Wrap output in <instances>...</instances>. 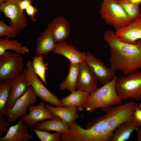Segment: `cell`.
Returning <instances> with one entry per match:
<instances>
[{
    "instance_id": "28",
    "label": "cell",
    "mask_w": 141,
    "mask_h": 141,
    "mask_svg": "<svg viewBox=\"0 0 141 141\" xmlns=\"http://www.w3.org/2000/svg\"><path fill=\"white\" fill-rule=\"evenodd\" d=\"M33 131L35 132L41 141H61L60 138L61 133L60 132H56L55 133H51L45 130L34 129Z\"/></svg>"
},
{
    "instance_id": "8",
    "label": "cell",
    "mask_w": 141,
    "mask_h": 141,
    "mask_svg": "<svg viewBox=\"0 0 141 141\" xmlns=\"http://www.w3.org/2000/svg\"><path fill=\"white\" fill-rule=\"evenodd\" d=\"M21 0H8L0 5L1 11L10 19L9 25L19 32L25 29L27 25L26 17L19 6Z\"/></svg>"
},
{
    "instance_id": "36",
    "label": "cell",
    "mask_w": 141,
    "mask_h": 141,
    "mask_svg": "<svg viewBox=\"0 0 141 141\" xmlns=\"http://www.w3.org/2000/svg\"><path fill=\"white\" fill-rule=\"evenodd\" d=\"M8 0H0V5L6 2Z\"/></svg>"
},
{
    "instance_id": "31",
    "label": "cell",
    "mask_w": 141,
    "mask_h": 141,
    "mask_svg": "<svg viewBox=\"0 0 141 141\" xmlns=\"http://www.w3.org/2000/svg\"><path fill=\"white\" fill-rule=\"evenodd\" d=\"M25 10L27 15L30 17L31 20L33 22H35L36 20L35 15L38 12L36 7L31 4L28 5Z\"/></svg>"
},
{
    "instance_id": "26",
    "label": "cell",
    "mask_w": 141,
    "mask_h": 141,
    "mask_svg": "<svg viewBox=\"0 0 141 141\" xmlns=\"http://www.w3.org/2000/svg\"><path fill=\"white\" fill-rule=\"evenodd\" d=\"M31 62L33 70L35 74L39 77L43 83L47 84L45 73L46 70L48 69V64L44 63L43 56H36L32 57Z\"/></svg>"
},
{
    "instance_id": "2",
    "label": "cell",
    "mask_w": 141,
    "mask_h": 141,
    "mask_svg": "<svg viewBox=\"0 0 141 141\" xmlns=\"http://www.w3.org/2000/svg\"><path fill=\"white\" fill-rule=\"evenodd\" d=\"M103 38L110 48L109 61L112 69L119 70L127 76L141 69V39L135 44L125 43L111 30L104 33Z\"/></svg>"
},
{
    "instance_id": "18",
    "label": "cell",
    "mask_w": 141,
    "mask_h": 141,
    "mask_svg": "<svg viewBox=\"0 0 141 141\" xmlns=\"http://www.w3.org/2000/svg\"><path fill=\"white\" fill-rule=\"evenodd\" d=\"M56 44L50 31L47 28L36 40L34 50L36 56L46 55L53 51Z\"/></svg>"
},
{
    "instance_id": "17",
    "label": "cell",
    "mask_w": 141,
    "mask_h": 141,
    "mask_svg": "<svg viewBox=\"0 0 141 141\" xmlns=\"http://www.w3.org/2000/svg\"><path fill=\"white\" fill-rule=\"evenodd\" d=\"M55 54L63 56L69 60L70 62L80 63L85 61L86 54L78 50L74 46L63 41L56 43L52 51Z\"/></svg>"
},
{
    "instance_id": "35",
    "label": "cell",
    "mask_w": 141,
    "mask_h": 141,
    "mask_svg": "<svg viewBox=\"0 0 141 141\" xmlns=\"http://www.w3.org/2000/svg\"><path fill=\"white\" fill-rule=\"evenodd\" d=\"M131 3L138 5L141 3V0H128Z\"/></svg>"
},
{
    "instance_id": "34",
    "label": "cell",
    "mask_w": 141,
    "mask_h": 141,
    "mask_svg": "<svg viewBox=\"0 0 141 141\" xmlns=\"http://www.w3.org/2000/svg\"><path fill=\"white\" fill-rule=\"evenodd\" d=\"M136 131L137 137V141H141V127H139L136 129Z\"/></svg>"
},
{
    "instance_id": "3",
    "label": "cell",
    "mask_w": 141,
    "mask_h": 141,
    "mask_svg": "<svg viewBox=\"0 0 141 141\" xmlns=\"http://www.w3.org/2000/svg\"><path fill=\"white\" fill-rule=\"evenodd\" d=\"M118 78L115 76L109 82L90 94L84 104L77 108L78 110L85 109L91 112L101 108L106 113L112 107L120 104L122 99L117 94L115 86Z\"/></svg>"
},
{
    "instance_id": "16",
    "label": "cell",
    "mask_w": 141,
    "mask_h": 141,
    "mask_svg": "<svg viewBox=\"0 0 141 141\" xmlns=\"http://www.w3.org/2000/svg\"><path fill=\"white\" fill-rule=\"evenodd\" d=\"M28 126L23 122L22 117L17 123L11 126L5 136L0 138V141H29L33 136L28 133Z\"/></svg>"
},
{
    "instance_id": "5",
    "label": "cell",
    "mask_w": 141,
    "mask_h": 141,
    "mask_svg": "<svg viewBox=\"0 0 141 141\" xmlns=\"http://www.w3.org/2000/svg\"><path fill=\"white\" fill-rule=\"evenodd\" d=\"M116 93L122 99H141V72H136L118 78L115 82Z\"/></svg>"
},
{
    "instance_id": "15",
    "label": "cell",
    "mask_w": 141,
    "mask_h": 141,
    "mask_svg": "<svg viewBox=\"0 0 141 141\" xmlns=\"http://www.w3.org/2000/svg\"><path fill=\"white\" fill-rule=\"evenodd\" d=\"M47 28L57 43L67 39L70 33L71 26L66 18L60 16L54 18L48 24Z\"/></svg>"
},
{
    "instance_id": "6",
    "label": "cell",
    "mask_w": 141,
    "mask_h": 141,
    "mask_svg": "<svg viewBox=\"0 0 141 141\" xmlns=\"http://www.w3.org/2000/svg\"><path fill=\"white\" fill-rule=\"evenodd\" d=\"M20 55L6 51L0 55V81L11 80L22 72L24 63Z\"/></svg>"
},
{
    "instance_id": "24",
    "label": "cell",
    "mask_w": 141,
    "mask_h": 141,
    "mask_svg": "<svg viewBox=\"0 0 141 141\" xmlns=\"http://www.w3.org/2000/svg\"><path fill=\"white\" fill-rule=\"evenodd\" d=\"M8 50H14L20 54H24L29 52L28 48L22 45L16 40H10L6 37L0 39V55Z\"/></svg>"
},
{
    "instance_id": "12",
    "label": "cell",
    "mask_w": 141,
    "mask_h": 141,
    "mask_svg": "<svg viewBox=\"0 0 141 141\" xmlns=\"http://www.w3.org/2000/svg\"><path fill=\"white\" fill-rule=\"evenodd\" d=\"M11 89L5 106L7 111L13 107L17 100L26 93L30 86L23 71L11 79Z\"/></svg>"
},
{
    "instance_id": "19",
    "label": "cell",
    "mask_w": 141,
    "mask_h": 141,
    "mask_svg": "<svg viewBox=\"0 0 141 141\" xmlns=\"http://www.w3.org/2000/svg\"><path fill=\"white\" fill-rule=\"evenodd\" d=\"M45 106L51 113L60 118L68 126L80 118V115L77 113V107H55L48 104L46 105Z\"/></svg>"
},
{
    "instance_id": "10",
    "label": "cell",
    "mask_w": 141,
    "mask_h": 141,
    "mask_svg": "<svg viewBox=\"0 0 141 141\" xmlns=\"http://www.w3.org/2000/svg\"><path fill=\"white\" fill-rule=\"evenodd\" d=\"M85 61L97 80L104 85L109 82L115 76L114 71L107 67L100 60L95 57L90 51L86 54Z\"/></svg>"
},
{
    "instance_id": "25",
    "label": "cell",
    "mask_w": 141,
    "mask_h": 141,
    "mask_svg": "<svg viewBox=\"0 0 141 141\" xmlns=\"http://www.w3.org/2000/svg\"><path fill=\"white\" fill-rule=\"evenodd\" d=\"M11 87L10 80L0 81V115H6L5 106Z\"/></svg>"
},
{
    "instance_id": "29",
    "label": "cell",
    "mask_w": 141,
    "mask_h": 141,
    "mask_svg": "<svg viewBox=\"0 0 141 141\" xmlns=\"http://www.w3.org/2000/svg\"><path fill=\"white\" fill-rule=\"evenodd\" d=\"M19 32L15 28L4 23L1 20L0 21V37L5 36L9 38H13L18 34Z\"/></svg>"
},
{
    "instance_id": "20",
    "label": "cell",
    "mask_w": 141,
    "mask_h": 141,
    "mask_svg": "<svg viewBox=\"0 0 141 141\" xmlns=\"http://www.w3.org/2000/svg\"><path fill=\"white\" fill-rule=\"evenodd\" d=\"M34 129L48 131H54L61 133H67L69 132L68 126L60 118L56 116L50 120L37 123Z\"/></svg>"
},
{
    "instance_id": "14",
    "label": "cell",
    "mask_w": 141,
    "mask_h": 141,
    "mask_svg": "<svg viewBox=\"0 0 141 141\" xmlns=\"http://www.w3.org/2000/svg\"><path fill=\"white\" fill-rule=\"evenodd\" d=\"M115 34L119 39L125 43L135 44L141 39V18L131 21L127 26L116 30Z\"/></svg>"
},
{
    "instance_id": "9",
    "label": "cell",
    "mask_w": 141,
    "mask_h": 141,
    "mask_svg": "<svg viewBox=\"0 0 141 141\" xmlns=\"http://www.w3.org/2000/svg\"><path fill=\"white\" fill-rule=\"evenodd\" d=\"M37 101L35 93L31 86L26 93L16 101L13 107L8 110L5 115L8 118L7 121L11 124L26 114L27 109L31 105Z\"/></svg>"
},
{
    "instance_id": "7",
    "label": "cell",
    "mask_w": 141,
    "mask_h": 141,
    "mask_svg": "<svg viewBox=\"0 0 141 141\" xmlns=\"http://www.w3.org/2000/svg\"><path fill=\"white\" fill-rule=\"evenodd\" d=\"M26 66V69L23 70V72L36 95L39 97L42 101L48 102L52 106L63 107L61 100L44 86L35 74L33 69L31 61L28 60Z\"/></svg>"
},
{
    "instance_id": "21",
    "label": "cell",
    "mask_w": 141,
    "mask_h": 141,
    "mask_svg": "<svg viewBox=\"0 0 141 141\" xmlns=\"http://www.w3.org/2000/svg\"><path fill=\"white\" fill-rule=\"evenodd\" d=\"M139 127L132 120L124 122L115 129L111 136L110 141H126Z\"/></svg>"
},
{
    "instance_id": "37",
    "label": "cell",
    "mask_w": 141,
    "mask_h": 141,
    "mask_svg": "<svg viewBox=\"0 0 141 141\" xmlns=\"http://www.w3.org/2000/svg\"><path fill=\"white\" fill-rule=\"evenodd\" d=\"M139 106L140 108L141 109V103H140V104L139 105Z\"/></svg>"
},
{
    "instance_id": "11",
    "label": "cell",
    "mask_w": 141,
    "mask_h": 141,
    "mask_svg": "<svg viewBox=\"0 0 141 141\" xmlns=\"http://www.w3.org/2000/svg\"><path fill=\"white\" fill-rule=\"evenodd\" d=\"M27 109L29 111V114L22 117L24 124L28 126L31 131H33L38 122L51 119L56 116L48 110L43 101L40 102L36 106L30 105Z\"/></svg>"
},
{
    "instance_id": "33",
    "label": "cell",
    "mask_w": 141,
    "mask_h": 141,
    "mask_svg": "<svg viewBox=\"0 0 141 141\" xmlns=\"http://www.w3.org/2000/svg\"><path fill=\"white\" fill-rule=\"evenodd\" d=\"M33 0H21L19 3V6L21 10L23 11L30 5L31 4Z\"/></svg>"
},
{
    "instance_id": "27",
    "label": "cell",
    "mask_w": 141,
    "mask_h": 141,
    "mask_svg": "<svg viewBox=\"0 0 141 141\" xmlns=\"http://www.w3.org/2000/svg\"><path fill=\"white\" fill-rule=\"evenodd\" d=\"M131 21L141 18L139 5L133 4L128 0H117Z\"/></svg>"
},
{
    "instance_id": "1",
    "label": "cell",
    "mask_w": 141,
    "mask_h": 141,
    "mask_svg": "<svg viewBox=\"0 0 141 141\" xmlns=\"http://www.w3.org/2000/svg\"><path fill=\"white\" fill-rule=\"evenodd\" d=\"M137 104L133 101L112 107L105 114L86 125V129L79 126L76 135L79 141H110L116 128L132 120Z\"/></svg>"
},
{
    "instance_id": "13",
    "label": "cell",
    "mask_w": 141,
    "mask_h": 141,
    "mask_svg": "<svg viewBox=\"0 0 141 141\" xmlns=\"http://www.w3.org/2000/svg\"><path fill=\"white\" fill-rule=\"evenodd\" d=\"M97 79L86 62L80 63L78 77L76 89L90 94L98 89Z\"/></svg>"
},
{
    "instance_id": "30",
    "label": "cell",
    "mask_w": 141,
    "mask_h": 141,
    "mask_svg": "<svg viewBox=\"0 0 141 141\" xmlns=\"http://www.w3.org/2000/svg\"><path fill=\"white\" fill-rule=\"evenodd\" d=\"M4 115H0V137L2 138L6 135L8 131L11 123L5 121Z\"/></svg>"
},
{
    "instance_id": "23",
    "label": "cell",
    "mask_w": 141,
    "mask_h": 141,
    "mask_svg": "<svg viewBox=\"0 0 141 141\" xmlns=\"http://www.w3.org/2000/svg\"><path fill=\"white\" fill-rule=\"evenodd\" d=\"M80 63L70 62L69 72L65 79L60 85L61 90H67L71 92L75 91L78 80Z\"/></svg>"
},
{
    "instance_id": "4",
    "label": "cell",
    "mask_w": 141,
    "mask_h": 141,
    "mask_svg": "<svg viewBox=\"0 0 141 141\" xmlns=\"http://www.w3.org/2000/svg\"><path fill=\"white\" fill-rule=\"evenodd\" d=\"M100 12L106 23L116 30L127 26L131 21L117 0H103Z\"/></svg>"
},
{
    "instance_id": "32",
    "label": "cell",
    "mask_w": 141,
    "mask_h": 141,
    "mask_svg": "<svg viewBox=\"0 0 141 141\" xmlns=\"http://www.w3.org/2000/svg\"><path fill=\"white\" fill-rule=\"evenodd\" d=\"M132 120L139 127H141V109L137 104L133 113Z\"/></svg>"
},
{
    "instance_id": "22",
    "label": "cell",
    "mask_w": 141,
    "mask_h": 141,
    "mask_svg": "<svg viewBox=\"0 0 141 141\" xmlns=\"http://www.w3.org/2000/svg\"><path fill=\"white\" fill-rule=\"evenodd\" d=\"M89 95L87 92L77 90L61 99V101L63 107L79 108L84 104Z\"/></svg>"
}]
</instances>
